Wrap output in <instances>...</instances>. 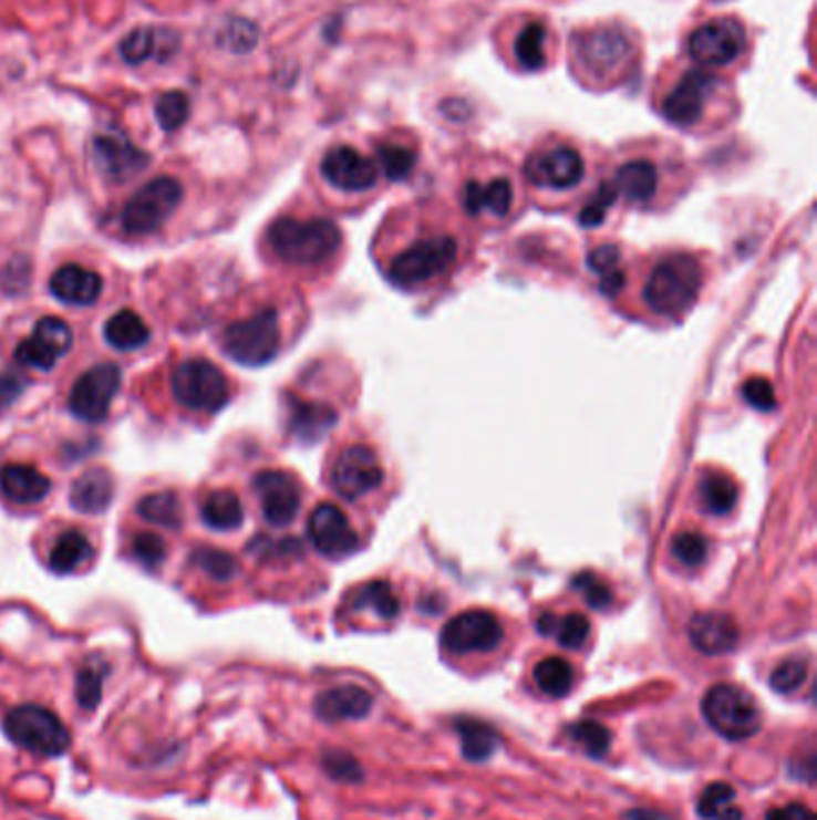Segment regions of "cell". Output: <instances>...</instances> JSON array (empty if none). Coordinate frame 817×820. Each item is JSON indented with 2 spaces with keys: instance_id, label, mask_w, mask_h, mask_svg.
Listing matches in <instances>:
<instances>
[{
  "instance_id": "obj_54",
  "label": "cell",
  "mask_w": 817,
  "mask_h": 820,
  "mask_svg": "<svg viewBox=\"0 0 817 820\" xmlns=\"http://www.w3.org/2000/svg\"><path fill=\"white\" fill-rule=\"evenodd\" d=\"M767 820H815V813L808 806L792 801L789 806H782V809H772L767 813Z\"/></svg>"
},
{
  "instance_id": "obj_46",
  "label": "cell",
  "mask_w": 817,
  "mask_h": 820,
  "mask_svg": "<svg viewBox=\"0 0 817 820\" xmlns=\"http://www.w3.org/2000/svg\"><path fill=\"white\" fill-rule=\"evenodd\" d=\"M671 554H674L683 567H700L705 564L710 554V542L700 532H679L671 542Z\"/></svg>"
},
{
  "instance_id": "obj_13",
  "label": "cell",
  "mask_w": 817,
  "mask_h": 820,
  "mask_svg": "<svg viewBox=\"0 0 817 820\" xmlns=\"http://www.w3.org/2000/svg\"><path fill=\"white\" fill-rule=\"evenodd\" d=\"M714 90H717V75L705 68H693L664 98L662 115L679 127H691L700 121Z\"/></svg>"
},
{
  "instance_id": "obj_3",
  "label": "cell",
  "mask_w": 817,
  "mask_h": 820,
  "mask_svg": "<svg viewBox=\"0 0 817 820\" xmlns=\"http://www.w3.org/2000/svg\"><path fill=\"white\" fill-rule=\"evenodd\" d=\"M3 731L12 744L43 758L63 756L72 744L70 729L63 719L37 703H24L8 710L3 717Z\"/></svg>"
},
{
  "instance_id": "obj_37",
  "label": "cell",
  "mask_w": 817,
  "mask_h": 820,
  "mask_svg": "<svg viewBox=\"0 0 817 820\" xmlns=\"http://www.w3.org/2000/svg\"><path fill=\"white\" fill-rule=\"evenodd\" d=\"M736 789L726 782H712L697 799V816L703 820H743V811L734 803Z\"/></svg>"
},
{
  "instance_id": "obj_18",
  "label": "cell",
  "mask_w": 817,
  "mask_h": 820,
  "mask_svg": "<svg viewBox=\"0 0 817 820\" xmlns=\"http://www.w3.org/2000/svg\"><path fill=\"white\" fill-rule=\"evenodd\" d=\"M525 176L532 185L554 187V190H568L586 176L582 156L571 147H554L549 152L532 154L525 162Z\"/></svg>"
},
{
  "instance_id": "obj_28",
  "label": "cell",
  "mask_w": 817,
  "mask_h": 820,
  "mask_svg": "<svg viewBox=\"0 0 817 820\" xmlns=\"http://www.w3.org/2000/svg\"><path fill=\"white\" fill-rule=\"evenodd\" d=\"M454 729L458 731V737H461L463 756L468 758L470 762L489 760L496 754V748H499V744H501L499 731H496L489 723H485V719L463 715V717L454 719Z\"/></svg>"
},
{
  "instance_id": "obj_45",
  "label": "cell",
  "mask_w": 817,
  "mask_h": 820,
  "mask_svg": "<svg viewBox=\"0 0 817 820\" xmlns=\"http://www.w3.org/2000/svg\"><path fill=\"white\" fill-rule=\"evenodd\" d=\"M808 679V662L804 657H789L779 662L769 676V686L777 691V694H794Z\"/></svg>"
},
{
  "instance_id": "obj_39",
  "label": "cell",
  "mask_w": 817,
  "mask_h": 820,
  "mask_svg": "<svg viewBox=\"0 0 817 820\" xmlns=\"http://www.w3.org/2000/svg\"><path fill=\"white\" fill-rule=\"evenodd\" d=\"M355 610H372L379 619H396L401 612V602L393 593L391 585L384 581H374L368 583L364 588L358 590V595L353 600Z\"/></svg>"
},
{
  "instance_id": "obj_4",
  "label": "cell",
  "mask_w": 817,
  "mask_h": 820,
  "mask_svg": "<svg viewBox=\"0 0 817 820\" xmlns=\"http://www.w3.org/2000/svg\"><path fill=\"white\" fill-rule=\"evenodd\" d=\"M703 715L707 725L728 741H746L763 727L761 705L736 684L712 686L703 698Z\"/></svg>"
},
{
  "instance_id": "obj_53",
  "label": "cell",
  "mask_w": 817,
  "mask_h": 820,
  "mask_svg": "<svg viewBox=\"0 0 817 820\" xmlns=\"http://www.w3.org/2000/svg\"><path fill=\"white\" fill-rule=\"evenodd\" d=\"M619 262H621V252H619L617 245H602V248H594L588 257L590 269L597 271V273H602V277L609 271L619 269Z\"/></svg>"
},
{
  "instance_id": "obj_56",
  "label": "cell",
  "mask_w": 817,
  "mask_h": 820,
  "mask_svg": "<svg viewBox=\"0 0 817 820\" xmlns=\"http://www.w3.org/2000/svg\"><path fill=\"white\" fill-rule=\"evenodd\" d=\"M623 283H625L623 271H621V269H614V271L604 273V277H602V283H600V288H602V293H604V295L614 298V295H619V293H621Z\"/></svg>"
},
{
  "instance_id": "obj_38",
  "label": "cell",
  "mask_w": 817,
  "mask_h": 820,
  "mask_svg": "<svg viewBox=\"0 0 817 820\" xmlns=\"http://www.w3.org/2000/svg\"><path fill=\"white\" fill-rule=\"evenodd\" d=\"M535 684L551 698H563L573 688V667L563 657H547L532 672Z\"/></svg>"
},
{
  "instance_id": "obj_55",
  "label": "cell",
  "mask_w": 817,
  "mask_h": 820,
  "mask_svg": "<svg viewBox=\"0 0 817 820\" xmlns=\"http://www.w3.org/2000/svg\"><path fill=\"white\" fill-rule=\"evenodd\" d=\"M22 388H24V382L22 377H18V374H12V372L0 374V406H8V403H12L22 394Z\"/></svg>"
},
{
  "instance_id": "obj_41",
  "label": "cell",
  "mask_w": 817,
  "mask_h": 820,
  "mask_svg": "<svg viewBox=\"0 0 817 820\" xmlns=\"http://www.w3.org/2000/svg\"><path fill=\"white\" fill-rule=\"evenodd\" d=\"M545 37H547V29L542 22H530L523 27V32L518 34L516 39V61L525 68V70H539L545 68L547 58H545Z\"/></svg>"
},
{
  "instance_id": "obj_22",
  "label": "cell",
  "mask_w": 817,
  "mask_h": 820,
  "mask_svg": "<svg viewBox=\"0 0 817 820\" xmlns=\"http://www.w3.org/2000/svg\"><path fill=\"white\" fill-rule=\"evenodd\" d=\"M689 636L703 655H726L738 645V626L728 614L703 612L691 619Z\"/></svg>"
},
{
  "instance_id": "obj_7",
  "label": "cell",
  "mask_w": 817,
  "mask_h": 820,
  "mask_svg": "<svg viewBox=\"0 0 817 820\" xmlns=\"http://www.w3.org/2000/svg\"><path fill=\"white\" fill-rule=\"evenodd\" d=\"M458 245L451 236L422 238L391 262L389 277L401 288L425 286L456 264Z\"/></svg>"
},
{
  "instance_id": "obj_34",
  "label": "cell",
  "mask_w": 817,
  "mask_h": 820,
  "mask_svg": "<svg viewBox=\"0 0 817 820\" xmlns=\"http://www.w3.org/2000/svg\"><path fill=\"white\" fill-rule=\"evenodd\" d=\"M92 557H94V547L90 538H86L80 530H68L53 544L49 564L55 573H72L80 567H84Z\"/></svg>"
},
{
  "instance_id": "obj_12",
  "label": "cell",
  "mask_w": 817,
  "mask_h": 820,
  "mask_svg": "<svg viewBox=\"0 0 817 820\" xmlns=\"http://www.w3.org/2000/svg\"><path fill=\"white\" fill-rule=\"evenodd\" d=\"M384 482V470L370 446H348L335 458L331 470V487L343 499L355 501Z\"/></svg>"
},
{
  "instance_id": "obj_10",
  "label": "cell",
  "mask_w": 817,
  "mask_h": 820,
  "mask_svg": "<svg viewBox=\"0 0 817 820\" xmlns=\"http://www.w3.org/2000/svg\"><path fill=\"white\" fill-rule=\"evenodd\" d=\"M123 384V370L115 363H101L86 370L70 392V411L84 423H101L111 411Z\"/></svg>"
},
{
  "instance_id": "obj_23",
  "label": "cell",
  "mask_w": 817,
  "mask_h": 820,
  "mask_svg": "<svg viewBox=\"0 0 817 820\" xmlns=\"http://www.w3.org/2000/svg\"><path fill=\"white\" fill-rule=\"evenodd\" d=\"M49 288L61 302L84 308V305H94V302L101 298L104 281H101L99 273L92 269H84L80 264H65L58 271H53Z\"/></svg>"
},
{
  "instance_id": "obj_19",
  "label": "cell",
  "mask_w": 817,
  "mask_h": 820,
  "mask_svg": "<svg viewBox=\"0 0 817 820\" xmlns=\"http://www.w3.org/2000/svg\"><path fill=\"white\" fill-rule=\"evenodd\" d=\"M322 176L343 193H364L376 185V164L353 147H333L322 158Z\"/></svg>"
},
{
  "instance_id": "obj_36",
  "label": "cell",
  "mask_w": 817,
  "mask_h": 820,
  "mask_svg": "<svg viewBox=\"0 0 817 820\" xmlns=\"http://www.w3.org/2000/svg\"><path fill=\"white\" fill-rule=\"evenodd\" d=\"M137 513L144 518V521L168 528V530H178L183 526L180 499L175 497V492H170V489L142 497L137 501Z\"/></svg>"
},
{
  "instance_id": "obj_57",
  "label": "cell",
  "mask_w": 817,
  "mask_h": 820,
  "mask_svg": "<svg viewBox=\"0 0 817 820\" xmlns=\"http://www.w3.org/2000/svg\"><path fill=\"white\" fill-rule=\"evenodd\" d=\"M625 820H671V818L656 809H633L625 813Z\"/></svg>"
},
{
  "instance_id": "obj_2",
  "label": "cell",
  "mask_w": 817,
  "mask_h": 820,
  "mask_svg": "<svg viewBox=\"0 0 817 820\" xmlns=\"http://www.w3.org/2000/svg\"><path fill=\"white\" fill-rule=\"evenodd\" d=\"M703 286V269L689 255H669L656 264L645 283V302L656 314H683Z\"/></svg>"
},
{
  "instance_id": "obj_9",
  "label": "cell",
  "mask_w": 817,
  "mask_h": 820,
  "mask_svg": "<svg viewBox=\"0 0 817 820\" xmlns=\"http://www.w3.org/2000/svg\"><path fill=\"white\" fill-rule=\"evenodd\" d=\"M576 55L580 68L588 72L590 77L607 80L611 75H619L625 63L633 58V43L629 34L617 24H602L590 29L576 43Z\"/></svg>"
},
{
  "instance_id": "obj_51",
  "label": "cell",
  "mask_w": 817,
  "mask_h": 820,
  "mask_svg": "<svg viewBox=\"0 0 817 820\" xmlns=\"http://www.w3.org/2000/svg\"><path fill=\"white\" fill-rule=\"evenodd\" d=\"M573 585L580 590L582 598H586V602L590 604V608L594 610H604L607 604H611V590L597 579V575L592 573H580L573 579Z\"/></svg>"
},
{
  "instance_id": "obj_16",
  "label": "cell",
  "mask_w": 817,
  "mask_h": 820,
  "mask_svg": "<svg viewBox=\"0 0 817 820\" xmlns=\"http://www.w3.org/2000/svg\"><path fill=\"white\" fill-rule=\"evenodd\" d=\"M255 492L261 504V513H265L267 523L283 528L296 521L300 511L302 492L300 485L283 470H265L255 478Z\"/></svg>"
},
{
  "instance_id": "obj_35",
  "label": "cell",
  "mask_w": 817,
  "mask_h": 820,
  "mask_svg": "<svg viewBox=\"0 0 817 820\" xmlns=\"http://www.w3.org/2000/svg\"><path fill=\"white\" fill-rule=\"evenodd\" d=\"M537 629L542 636H549L557 641L563 647H571V651H578V647L586 645L590 636V622L582 614H542L537 622Z\"/></svg>"
},
{
  "instance_id": "obj_40",
  "label": "cell",
  "mask_w": 817,
  "mask_h": 820,
  "mask_svg": "<svg viewBox=\"0 0 817 820\" xmlns=\"http://www.w3.org/2000/svg\"><path fill=\"white\" fill-rule=\"evenodd\" d=\"M566 734L594 760H602L611 748V729L594 723V719H578V723L568 725Z\"/></svg>"
},
{
  "instance_id": "obj_48",
  "label": "cell",
  "mask_w": 817,
  "mask_h": 820,
  "mask_svg": "<svg viewBox=\"0 0 817 820\" xmlns=\"http://www.w3.org/2000/svg\"><path fill=\"white\" fill-rule=\"evenodd\" d=\"M322 768L335 782H348V785L362 782L360 762H358L355 756H350L348 751H327L322 756Z\"/></svg>"
},
{
  "instance_id": "obj_25",
  "label": "cell",
  "mask_w": 817,
  "mask_h": 820,
  "mask_svg": "<svg viewBox=\"0 0 817 820\" xmlns=\"http://www.w3.org/2000/svg\"><path fill=\"white\" fill-rule=\"evenodd\" d=\"M175 46H178V34H173L170 29L139 27L133 29V32L121 41V55L130 65H142L147 61H162V58H168L175 51Z\"/></svg>"
},
{
  "instance_id": "obj_30",
  "label": "cell",
  "mask_w": 817,
  "mask_h": 820,
  "mask_svg": "<svg viewBox=\"0 0 817 820\" xmlns=\"http://www.w3.org/2000/svg\"><path fill=\"white\" fill-rule=\"evenodd\" d=\"M617 195H623L633 205H645L656 193V168L645 158L623 164L614 178Z\"/></svg>"
},
{
  "instance_id": "obj_14",
  "label": "cell",
  "mask_w": 817,
  "mask_h": 820,
  "mask_svg": "<svg viewBox=\"0 0 817 820\" xmlns=\"http://www.w3.org/2000/svg\"><path fill=\"white\" fill-rule=\"evenodd\" d=\"M743 49V24L734 18H722L700 24L689 39V53L695 63L720 68L736 61Z\"/></svg>"
},
{
  "instance_id": "obj_27",
  "label": "cell",
  "mask_w": 817,
  "mask_h": 820,
  "mask_svg": "<svg viewBox=\"0 0 817 820\" xmlns=\"http://www.w3.org/2000/svg\"><path fill=\"white\" fill-rule=\"evenodd\" d=\"M335 411L324 406V403L312 401H293L290 403V435L300 439L302 444H314L335 425Z\"/></svg>"
},
{
  "instance_id": "obj_49",
  "label": "cell",
  "mask_w": 817,
  "mask_h": 820,
  "mask_svg": "<svg viewBox=\"0 0 817 820\" xmlns=\"http://www.w3.org/2000/svg\"><path fill=\"white\" fill-rule=\"evenodd\" d=\"M617 199V187L614 183H602L600 187H597V193L592 195V199L586 205V209L580 211V224L582 226H600L604 219H607V209L614 205Z\"/></svg>"
},
{
  "instance_id": "obj_44",
  "label": "cell",
  "mask_w": 817,
  "mask_h": 820,
  "mask_svg": "<svg viewBox=\"0 0 817 820\" xmlns=\"http://www.w3.org/2000/svg\"><path fill=\"white\" fill-rule=\"evenodd\" d=\"M193 564H197L204 573L209 575V579H214L218 583L230 581L238 571L236 559H232L224 550H214V547H199V550H195Z\"/></svg>"
},
{
  "instance_id": "obj_20",
  "label": "cell",
  "mask_w": 817,
  "mask_h": 820,
  "mask_svg": "<svg viewBox=\"0 0 817 820\" xmlns=\"http://www.w3.org/2000/svg\"><path fill=\"white\" fill-rule=\"evenodd\" d=\"M94 162L101 176L125 183L149 164V156L123 133H101L94 137Z\"/></svg>"
},
{
  "instance_id": "obj_1",
  "label": "cell",
  "mask_w": 817,
  "mask_h": 820,
  "mask_svg": "<svg viewBox=\"0 0 817 820\" xmlns=\"http://www.w3.org/2000/svg\"><path fill=\"white\" fill-rule=\"evenodd\" d=\"M267 240L271 250L290 264H319L341 248V230L329 219H276Z\"/></svg>"
},
{
  "instance_id": "obj_47",
  "label": "cell",
  "mask_w": 817,
  "mask_h": 820,
  "mask_svg": "<svg viewBox=\"0 0 817 820\" xmlns=\"http://www.w3.org/2000/svg\"><path fill=\"white\" fill-rule=\"evenodd\" d=\"M189 115V98L183 92H166L156 101V121L164 129H178Z\"/></svg>"
},
{
  "instance_id": "obj_24",
  "label": "cell",
  "mask_w": 817,
  "mask_h": 820,
  "mask_svg": "<svg viewBox=\"0 0 817 820\" xmlns=\"http://www.w3.org/2000/svg\"><path fill=\"white\" fill-rule=\"evenodd\" d=\"M115 480L106 468H86L70 487V504L80 513H104L113 504Z\"/></svg>"
},
{
  "instance_id": "obj_26",
  "label": "cell",
  "mask_w": 817,
  "mask_h": 820,
  "mask_svg": "<svg viewBox=\"0 0 817 820\" xmlns=\"http://www.w3.org/2000/svg\"><path fill=\"white\" fill-rule=\"evenodd\" d=\"M0 492L14 504H37L51 492V478L34 466L8 464L0 468Z\"/></svg>"
},
{
  "instance_id": "obj_33",
  "label": "cell",
  "mask_w": 817,
  "mask_h": 820,
  "mask_svg": "<svg viewBox=\"0 0 817 820\" xmlns=\"http://www.w3.org/2000/svg\"><path fill=\"white\" fill-rule=\"evenodd\" d=\"M201 521L211 530H236L245 521L242 501L232 489H216L201 504Z\"/></svg>"
},
{
  "instance_id": "obj_31",
  "label": "cell",
  "mask_w": 817,
  "mask_h": 820,
  "mask_svg": "<svg viewBox=\"0 0 817 820\" xmlns=\"http://www.w3.org/2000/svg\"><path fill=\"white\" fill-rule=\"evenodd\" d=\"M697 495H700V504H703V509L707 513L724 516L736 507L738 487H736L734 478H728L726 473L705 470L703 475H700Z\"/></svg>"
},
{
  "instance_id": "obj_8",
  "label": "cell",
  "mask_w": 817,
  "mask_h": 820,
  "mask_svg": "<svg viewBox=\"0 0 817 820\" xmlns=\"http://www.w3.org/2000/svg\"><path fill=\"white\" fill-rule=\"evenodd\" d=\"M180 199L183 185L175 178L162 176L149 180L147 185H142L125 205L121 214L123 230L130 236L156 233V230L168 221V216L178 209Z\"/></svg>"
},
{
  "instance_id": "obj_42",
  "label": "cell",
  "mask_w": 817,
  "mask_h": 820,
  "mask_svg": "<svg viewBox=\"0 0 817 820\" xmlns=\"http://www.w3.org/2000/svg\"><path fill=\"white\" fill-rule=\"evenodd\" d=\"M106 674H108V667L99 665V662H86L84 667L77 670L75 698L80 703V708H84V710L99 708L101 698H104Z\"/></svg>"
},
{
  "instance_id": "obj_11",
  "label": "cell",
  "mask_w": 817,
  "mask_h": 820,
  "mask_svg": "<svg viewBox=\"0 0 817 820\" xmlns=\"http://www.w3.org/2000/svg\"><path fill=\"white\" fill-rule=\"evenodd\" d=\"M504 641V626L499 619L485 610H470L451 619L442 631L444 651L454 655L489 653Z\"/></svg>"
},
{
  "instance_id": "obj_29",
  "label": "cell",
  "mask_w": 817,
  "mask_h": 820,
  "mask_svg": "<svg viewBox=\"0 0 817 820\" xmlns=\"http://www.w3.org/2000/svg\"><path fill=\"white\" fill-rule=\"evenodd\" d=\"M510 201H514V190L506 178H496L487 185L470 180L463 193V205L473 216L483 214L485 209L494 216H506L510 211Z\"/></svg>"
},
{
  "instance_id": "obj_21",
  "label": "cell",
  "mask_w": 817,
  "mask_h": 820,
  "mask_svg": "<svg viewBox=\"0 0 817 820\" xmlns=\"http://www.w3.org/2000/svg\"><path fill=\"white\" fill-rule=\"evenodd\" d=\"M374 698L362 686H335L322 691L314 698V715L322 723H345V719H362L372 713Z\"/></svg>"
},
{
  "instance_id": "obj_43",
  "label": "cell",
  "mask_w": 817,
  "mask_h": 820,
  "mask_svg": "<svg viewBox=\"0 0 817 820\" xmlns=\"http://www.w3.org/2000/svg\"><path fill=\"white\" fill-rule=\"evenodd\" d=\"M376 156H379V166H382L389 180H403L411 176L415 158H417L413 149L401 147V144H379Z\"/></svg>"
},
{
  "instance_id": "obj_17",
  "label": "cell",
  "mask_w": 817,
  "mask_h": 820,
  "mask_svg": "<svg viewBox=\"0 0 817 820\" xmlns=\"http://www.w3.org/2000/svg\"><path fill=\"white\" fill-rule=\"evenodd\" d=\"M310 540L319 552L331 559H343L358 550V532L348 516L335 504H319L308 523Z\"/></svg>"
},
{
  "instance_id": "obj_50",
  "label": "cell",
  "mask_w": 817,
  "mask_h": 820,
  "mask_svg": "<svg viewBox=\"0 0 817 820\" xmlns=\"http://www.w3.org/2000/svg\"><path fill=\"white\" fill-rule=\"evenodd\" d=\"M133 554L137 557L142 567L156 571L166 559V544L162 538L154 536V532H139L133 540Z\"/></svg>"
},
{
  "instance_id": "obj_6",
  "label": "cell",
  "mask_w": 817,
  "mask_h": 820,
  "mask_svg": "<svg viewBox=\"0 0 817 820\" xmlns=\"http://www.w3.org/2000/svg\"><path fill=\"white\" fill-rule=\"evenodd\" d=\"M173 394L180 406L201 413H218L230 401L226 374L204 357H189L173 370Z\"/></svg>"
},
{
  "instance_id": "obj_5",
  "label": "cell",
  "mask_w": 817,
  "mask_h": 820,
  "mask_svg": "<svg viewBox=\"0 0 817 820\" xmlns=\"http://www.w3.org/2000/svg\"><path fill=\"white\" fill-rule=\"evenodd\" d=\"M224 351L230 360L245 367H261L271 363L281 345L279 314L271 308L259 310L247 320L232 322L226 326L221 339Z\"/></svg>"
},
{
  "instance_id": "obj_15",
  "label": "cell",
  "mask_w": 817,
  "mask_h": 820,
  "mask_svg": "<svg viewBox=\"0 0 817 820\" xmlns=\"http://www.w3.org/2000/svg\"><path fill=\"white\" fill-rule=\"evenodd\" d=\"M70 349L72 329L68 326V322L58 320V316H43V320L37 322L32 336L18 345L14 357H18V363H22L24 367L51 372L58 365V360H61Z\"/></svg>"
},
{
  "instance_id": "obj_52",
  "label": "cell",
  "mask_w": 817,
  "mask_h": 820,
  "mask_svg": "<svg viewBox=\"0 0 817 820\" xmlns=\"http://www.w3.org/2000/svg\"><path fill=\"white\" fill-rule=\"evenodd\" d=\"M743 396L757 411H772L777 406V396H775V386H772L765 377H753L743 386Z\"/></svg>"
},
{
  "instance_id": "obj_32",
  "label": "cell",
  "mask_w": 817,
  "mask_h": 820,
  "mask_svg": "<svg viewBox=\"0 0 817 820\" xmlns=\"http://www.w3.org/2000/svg\"><path fill=\"white\" fill-rule=\"evenodd\" d=\"M104 336L115 351H137L149 341L152 331L137 312L121 310L106 322Z\"/></svg>"
}]
</instances>
